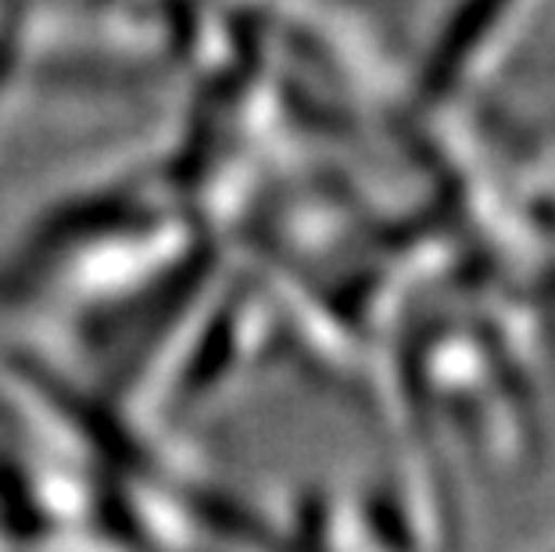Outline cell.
I'll use <instances>...</instances> for the list:
<instances>
[{"mask_svg": "<svg viewBox=\"0 0 555 552\" xmlns=\"http://www.w3.org/2000/svg\"><path fill=\"white\" fill-rule=\"evenodd\" d=\"M509 0H463L459 11L448 22L441 43L434 51V62L427 68V93L437 98L441 90L452 87V79L459 76V68L466 65L469 51L483 40V33L494 26V18L502 15V8Z\"/></svg>", "mask_w": 555, "mask_h": 552, "instance_id": "obj_1", "label": "cell"}]
</instances>
